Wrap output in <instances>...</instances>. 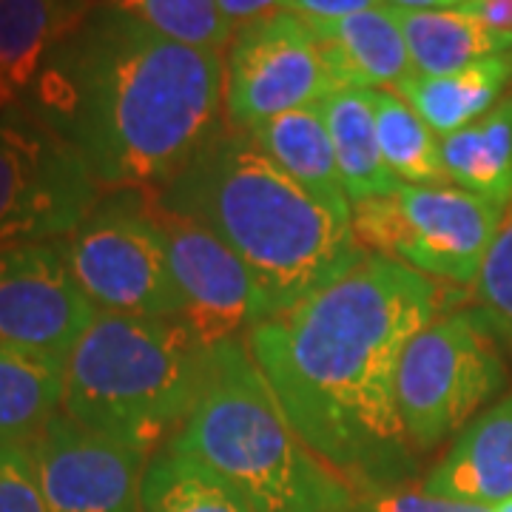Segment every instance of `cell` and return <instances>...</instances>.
Returning <instances> with one entry per match:
<instances>
[{
    "instance_id": "obj_1",
    "label": "cell",
    "mask_w": 512,
    "mask_h": 512,
    "mask_svg": "<svg viewBox=\"0 0 512 512\" xmlns=\"http://www.w3.org/2000/svg\"><path fill=\"white\" fill-rule=\"evenodd\" d=\"M439 279L367 256L245 342L299 439L353 487H404L419 450L399 416V365L421 328L441 316Z\"/></svg>"
},
{
    "instance_id": "obj_17",
    "label": "cell",
    "mask_w": 512,
    "mask_h": 512,
    "mask_svg": "<svg viewBox=\"0 0 512 512\" xmlns=\"http://www.w3.org/2000/svg\"><path fill=\"white\" fill-rule=\"evenodd\" d=\"M89 9V0H0V114L35 86L46 57Z\"/></svg>"
},
{
    "instance_id": "obj_6",
    "label": "cell",
    "mask_w": 512,
    "mask_h": 512,
    "mask_svg": "<svg viewBox=\"0 0 512 512\" xmlns=\"http://www.w3.org/2000/svg\"><path fill=\"white\" fill-rule=\"evenodd\" d=\"M495 325L484 308L444 313L421 328L404 350L399 416L419 453L439 447L473 421L507 382Z\"/></svg>"
},
{
    "instance_id": "obj_20",
    "label": "cell",
    "mask_w": 512,
    "mask_h": 512,
    "mask_svg": "<svg viewBox=\"0 0 512 512\" xmlns=\"http://www.w3.org/2000/svg\"><path fill=\"white\" fill-rule=\"evenodd\" d=\"M447 183L510 211L512 205V97L481 120L441 137Z\"/></svg>"
},
{
    "instance_id": "obj_11",
    "label": "cell",
    "mask_w": 512,
    "mask_h": 512,
    "mask_svg": "<svg viewBox=\"0 0 512 512\" xmlns=\"http://www.w3.org/2000/svg\"><path fill=\"white\" fill-rule=\"evenodd\" d=\"M151 211L180 293V319L208 348L228 339H242L256 325L274 319V308L251 268L217 234L163 208L154 194Z\"/></svg>"
},
{
    "instance_id": "obj_2",
    "label": "cell",
    "mask_w": 512,
    "mask_h": 512,
    "mask_svg": "<svg viewBox=\"0 0 512 512\" xmlns=\"http://www.w3.org/2000/svg\"><path fill=\"white\" fill-rule=\"evenodd\" d=\"M26 106L72 143L97 183L163 188L222 128V52L157 35L97 3L46 57Z\"/></svg>"
},
{
    "instance_id": "obj_7",
    "label": "cell",
    "mask_w": 512,
    "mask_h": 512,
    "mask_svg": "<svg viewBox=\"0 0 512 512\" xmlns=\"http://www.w3.org/2000/svg\"><path fill=\"white\" fill-rule=\"evenodd\" d=\"M507 217L504 208L456 185H407L353 205V234L370 256L396 259L424 276L476 285Z\"/></svg>"
},
{
    "instance_id": "obj_16",
    "label": "cell",
    "mask_w": 512,
    "mask_h": 512,
    "mask_svg": "<svg viewBox=\"0 0 512 512\" xmlns=\"http://www.w3.org/2000/svg\"><path fill=\"white\" fill-rule=\"evenodd\" d=\"M248 134L313 200L322 202L336 220L353 225V205L339 174V160L322 103L279 114Z\"/></svg>"
},
{
    "instance_id": "obj_13",
    "label": "cell",
    "mask_w": 512,
    "mask_h": 512,
    "mask_svg": "<svg viewBox=\"0 0 512 512\" xmlns=\"http://www.w3.org/2000/svg\"><path fill=\"white\" fill-rule=\"evenodd\" d=\"M49 512H143L148 458L57 413L29 447Z\"/></svg>"
},
{
    "instance_id": "obj_33",
    "label": "cell",
    "mask_w": 512,
    "mask_h": 512,
    "mask_svg": "<svg viewBox=\"0 0 512 512\" xmlns=\"http://www.w3.org/2000/svg\"><path fill=\"white\" fill-rule=\"evenodd\" d=\"M490 512H512V498L510 501H504V504H498V507H493Z\"/></svg>"
},
{
    "instance_id": "obj_25",
    "label": "cell",
    "mask_w": 512,
    "mask_h": 512,
    "mask_svg": "<svg viewBox=\"0 0 512 512\" xmlns=\"http://www.w3.org/2000/svg\"><path fill=\"white\" fill-rule=\"evenodd\" d=\"M174 43L222 52L234 40V26L217 0H103Z\"/></svg>"
},
{
    "instance_id": "obj_30",
    "label": "cell",
    "mask_w": 512,
    "mask_h": 512,
    "mask_svg": "<svg viewBox=\"0 0 512 512\" xmlns=\"http://www.w3.org/2000/svg\"><path fill=\"white\" fill-rule=\"evenodd\" d=\"M458 12L476 18L478 23H484L493 32L512 35V0H470Z\"/></svg>"
},
{
    "instance_id": "obj_5",
    "label": "cell",
    "mask_w": 512,
    "mask_h": 512,
    "mask_svg": "<svg viewBox=\"0 0 512 512\" xmlns=\"http://www.w3.org/2000/svg\"><path fill=\"white\" fill-rule=\"evenodd\" d=\"M208 362L211 348L183 319L97 311L66 359L60 413L151 458L191 416Z\"/></svg>"
},
{
    "instance_id": "obj_14",
    "label": "cell",
    "mask_w": 512,
    "mask_h": 512,
    "mask_svg": "<svg viewBox=\"0 0 512 512\" xmlns=\"http://www.w3.org/2000/svg\"><path fill=\"white\" fill-rule=\"evenodd\" d=\"M421 490L476 507L512 498V396L458 430L453 447L421 481Z\"/></svg>"
},
{
    "instance_id": "obj_29",
    "label": "cell",
    "mask_w": 512,
    "mask_h": 512,
    "mask_svg": "<svg viewBox=\"0 0 512 512\" xmlns=\"http://www.w3.org/2000/svg\"><path fill=\"white\" fill-rule=\"evenodd\" d=\"M387 6L384 0H285V12H293L302 20H336L367 12V9H379Z\"/></svg>"
},
{
    "instance_id": "obj_8",
    "label": "cell",
    "mask_w": 512,
    "mask_h": 512,
    "mask_svg": "<svg viewBox=\"0 0 512 512\" xmlns=\"http://www.w3.org/2000/svg\"><path fill=\"white\" fill-rule=\"evenodd\" d=\"M60 248L94 311L143 319L183 316L148 188H120L100 197L72 237L60 239Z\"/></svg>"
},
{
    "instance_id": "obj_28",
    "label": "cell",
    "mask_w": 512,
    "mask_h": 512,
    "mask_svg": "<svg viewBox=\"0 0 512 512\" xmlns=\"http://www.w3.org/2000/svg\"><path fill=\"white\" fill-rule=\"evenodd\" d=\"M353 512H490V507L450 501V498L430 495L424 493V490H413L410 484H404V487L356 493Z\"/></svg>"
},
{
    "instance_id": "obj_26",
    "label": "cell",
    "mask_w": 512,
    "mask_h": 512,
    "mask_svg": "<svg viewBox=\"0 0 512 512\" xmlns=\"http://www.w3.org/2000/svg\"><path fill=\"white\" fill-rule=\"evenodd\" d=\"M476 291L484 311L493 316L501 328L512 330V205L501 222L484 268L476 279Z\"/></svg>"
},
{
    "instance_id": "obj_32",
    "label": "cell",
    "mask_w": 512,
    "mask_h": 512,
    "mask_svg": "<svg viewBox=\"0 0 512 512\" xmlns=\"http://www.w3.org/2000/svg\"><path fill=\"white\" fill-rule=\"evenodd\" d=\"M393 9H461L470 0H384Z\"/></svg>"
},
{
    "instance_id": "obj_12",
    "label": "cell",
    "mask_w": 512,
    "mask_h": 512,
    "mask_svg": "<svg viewBox=\"0 0 512 512\" xmlns=\"http://www.w3.org/2000/svg\"><path fill=\"white\" fill-rule=\"evenodd\" d=\"M94 313L60 242L0 245V345L66 362Z\"/></svg>"
},
{
    "instance_id": "obj_4",
    "label": "cell",
    "mask_w": 512,
    "mask_h": 512,
    "mask_svg": "<svg viewBox=\"0 0 512 512\" xmlns=\"http://www.w3.org/2000/svg\"><path fill=\"white\" fill-rule=\"evenodd\" d=\"M248 512H353L356 493L291 427L245 336L211 348L191 416L168 441Z\"/></svg>"
},
{
    "instance_id": "obj_19",
    "label": "cell",
    "mask_w": 512,
    "mask_h": 512,
    "mask_svg": "<svg viewBox=\"0 0 512 512\" xmlns=\"http://www.w3.org/2000/svg\"><path fill=\"white\" fill-rule=\"evenodd\" d=\"M393 15L407 43L413 74H453L484 57L512 52V35L493 32L458 9H393Z\"/></svg>"
},
{
    "instance_id": "obj_24",
    "label": "cell",
    "mask_w": 512,
    "mask_h": 512,
    "mask_svg": "<svg viewBox=\"0 0 512 512\" xmlns=\"http://www.w3.org/2000/svg\"><path fill=\"white\" fill-rule=\"evenodd\" d=\"M143 512H248L200 461L165 444L143 473Z\"/></svg>"
},
{
    "instance_id": "obj_27",
    "label": "cell",
    "mask_w": 512,
    "mask_h": 512,
    "mask_svg": "<svg viewBox=\"0 0 512 512\" xmlns=\"http://www.w3.org/2000/svg\"><path fill=\"white\" fill-rule=\"evenodd\" d=\"M0 512H49L29 447H0Z\"/></svg>"
},
{
    "instance_id": "obj_10",
    "label": "cell",
    "mask_w": 512,
    "mask_h": 512,
    "mask_svg": "<svg viewBox=\"0 0 512 512\" xmlns=\"http://www.w3.org/2000/svg\"><path fill=\"white\" fill-rule=\"evenodd\" d=\"M336 92L311 26L293 12H271L239 26L225 60V120L254 131Z\"/></svg>"
},
{
    "instance_id": "obj_3",
    "label": "cell",
    "mask_w": 512,
    "mask_h": 512,
    "mask_svg": "<svg viewBox=\"0 0 512 512\" xmlns=\"http://www.w3.org/2000/svg\"><path fill=\"white\" fill-rule=\"evenodd\" d=\"M151 194L217 234L251 268L274 316L370 256L353 225L313 200L248 131L222 126L171 183Z\"/></svg>"
},
{
    "instance_id": "obj_22",
    "label": "cell",
    "mask_w": 512,
    "mask_h": 512,
    "mask_svg": "<svg viewBox=\"0 0 512 512\" xmlns=\"http://www.w3.org/2000/svg\"><path fill=\"white\" fill-rule=\"evenodd\" d=\"M322 111L350 205L390 197L402 183L384 163L370 89H336L322 100Z\"/></svg>"
},
{
    "instance_id": "obj_9",
    "label": "cell",
    "mask_w": 512,
    "mask_h": 512,
    "mask_svg": "<svg viewBox=\"0 0 512 512\" xmlns=\"http://www.w3.org/2000/svg\"><path fill=\"white\" fill-rule=\"evenodd\" d=\"M100 197L80 151L32 106L0 114V245L72 237Z\"/></svg>"
},
{
    "instance_id": "obj_15",
    "label": "cell",
    "mask_w": 512,
    "mask_h": 512,
    "mask_svg": "<svg viewBox=\"0 0 512 512\" xmlns=\"http://www.w3.org/2000/svg\"><path fill=\"white\" fill-rule=\"evenodd\" d=\"M336 89H396L413 74L410 52L390 6L336 20H305Z\"/></svg>"
},
{
    "instance_id": "obj_23",
    "label": "cell",
    "mask_w": 512,
    "mask_h": 512,
    "mask_svg": "<svg viewBox=\"0 0 512 512\" xmlns=\"http://www.w3.org/2000/svg\"><path fill=\"white\" fill-rule=\"evenodd\" d=\"M376 134L387 168L407 185H444V165L436 131L410 103L390 89H370Z\"/></svg>"
},
{
    "instance_id": "obj_31",
    "label": "cell",
    "mask_w": 512,
    "mask_h": 512,
    "mask_svg": "<svg viewBox=\"0 0 512 512\" xmlns=\"http://www.w3.org/2000/svg\"><path fill=\"white\" fill-rule=\"evenodd\" d=\"M217 3H220L222 15L234 26V32L239 26H245L256 18H265V15L285 6V0H217Z\"/></svg>"
},
{
    "instance_id": "obj_21",
    "label": "cell",
    "mask_w": 512,
    "mask_h": 512,
    "mask_svg": "<svg viewBox=\"0 0 512 512\" xmlns=\"http://www.w3.org/2000/svg\"><path fill=\"white\" fill-rule=\"evenodd\" d=\"M66 362L0 345V447H32L63 407Z\"/></svg>"
},
{
    "instance_id": "obj_18",
    "label": "cell",
    "mask_w": 512,
    "mask_h": 512,
    "mask_svg": "<svg viewBox=\"0 0 512 512\" xmlns=\"http://www.w3.org/2000/svg\"><path fill=\"white\" fill-rule=\"evenodd\" d=\"M512 80V52L484 57L467 69L439 77L410 74L393 92L410 103L436 137H447L458 128L481 120L501 100V92Z\"/></svg>"
}]
</instances>
